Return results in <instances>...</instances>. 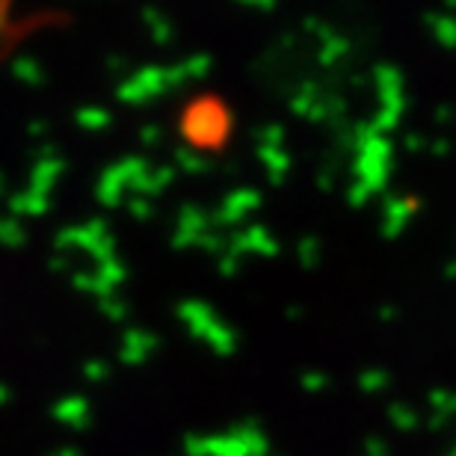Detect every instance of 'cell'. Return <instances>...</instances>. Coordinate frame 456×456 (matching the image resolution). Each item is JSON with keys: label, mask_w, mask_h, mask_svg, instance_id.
<instances>
[]
</instances>
